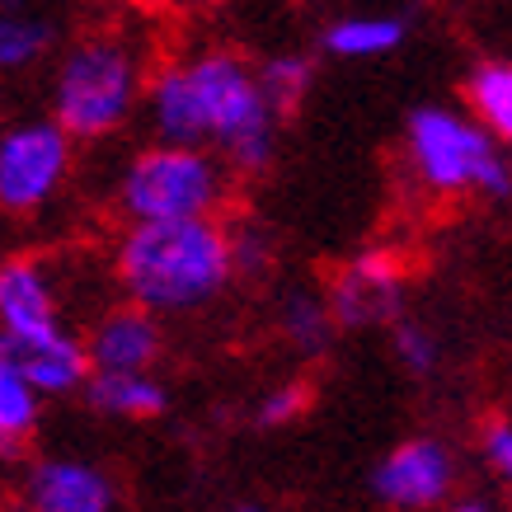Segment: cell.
<instances>
[{
	"mask_svg": "<svg viewBox=\"0 0 512 512\" xmlns=\"http://www.w3.org/2000/svg\"><path fill=\"white\" fill-rule=\"evenodd\" d=\"M466 113L498 141V146H512V62L503 57H489V62L470 66L466 85Z\"/></svg>",
	"mask_w": 512,
	"mask_h": 512,
	"instance_id": "2e32d148",
	"label": "cell"
},
{
	"mask_svg": "<svg viewBox=\"0 0 512 512\" xmlns=\"http://www.w3.org/2000/svg\"><path fill=\"white\" fill-rule=\"evenodd\" d=\"M146 47L127 29H94L66 43L47 80V118L62 123L76 146L118 137L141 113L146 94Z\"/></svg>",
	"mask_w": 512,
	"mask_h": 512,
	"instance_id": "3957f363",
	"label": "cell"
},
{
	"mask_svg": "<svg viewBox=\"0 0 512 512\" xmlns=\"http://www.w3.org/2000/svg\"><path fill=\"white\" fill-rule=\"evenodd\" d=\"M66 320L62 315V278L38 254L0 259V334H29Z\"/></svg>",
	"mask_w": 512,
	"mask_h": 512,
	"instance_id": "7c38bea8",
	"label": "cell"
},
{
	"mask_svg": "<svg viewBox=\"0 0 512 512\" xmlns=\"http://www.w3.org/2000/svg\"><path fill=\"white\" fill-rule=\"evenodd\" d=\"M118 489L109 470L80 456H47L33 461L19 489V512H113Z\"/></svg>",
	"mask_w": 512,
	"mask_h": 512,
	"instance_id": "8fae6325",
	"label": "cell"
},
{
	"mask_svg": "<svg viewBox=\"0 0 512 512\" xmlns=\"http://www.w3.org/2000/svg\"><path fill=\"white\" fill-rule=\"evenodd\" d=\"M235 174L207 146L179 141H146L113 174V207L132 221H184V217H221L231 202Z\"/></svg>",
	"mask_w": 512,
	"mask_h": 512,
	"instance_id": "5b68a950",
	"label": "cell"
},
{
	"mask_svg": "<svg viewBox=\"0 0 512 512\" xmlns=\"http://www.w3.org/2000/svg\"><path fill=\"white\" fill-rule=\"evenodd\" d=\"M85 334V357L90 372H156L160 353H165V325L137 301L123 306H104L90 320Z\"/></svg>",
	"mask_w": 512,
	"mask_h": 512,
	"instance_id": "30bf717a",
	"label": "cell"
},
{
	"mask_svg": "<svg viewBox=\"0 0 512 512\" xmlns=\"http://www.w3.org/2000/svg\"><path fill=\"white\" fill-rule=\"evenodd\" d=\"M329 311L339 329H372L395 325L404 315V278L400 264L386 249H362L357 259L343 264V273L329 282Z\"/></svg>",
	"mask_w": 512,
	"mask_h": 512,
	"instance_id": "ba28073f",
	"label": "cell"
},
{
	"mask_svg": "<svg viewBox=\"0 0 512 512\" xmlns=\"http://www.w3.org/2000/svg\"><path fill=\"white\" fill-rule=\"evenodd\" d=\"M76 174V141L52 118H19L0 127V212L38 217L66 193Z\"/></svg>",
	"mask_w": 512,
	"mask_h": 512,
	"instance_id": "8992f818",
	"label": "cell"
},
{
	"mask_svg": "<svg viewBox=\"0 0 512 512\" xmlns=\"http://www.w3.org/2000/svg\"><path fill=\"white\" fill-rule=\"evenodd\" d=\"M278 329H282V339H287V348H296L301 357L325 353L329 343H334V334H339V325H334V311H329V301L320 292H311V287H301V292H287V296H282Z\"/></svg>",
	"mask_w": 512,
	"mask_h": 512,
	"instance_id": "e0dca14e",
	"label": "cell"
},
{
	"mask_svg": "<svg viewBox=\"0 0 512 512\" xmlns=\"http://www.w3.org/2000/svg\"><path fill=\"white\" fill-rule=\"evenodd\" d=\"M390 348H395V362H400L409 376H433L437 362H442L437 334L423 325V320H409V315H400V320L390 325Z\"/></svg>",
	"mask_w": 512,
	"mask_h": 512,
	"instance_id": "44dd1931",
	"label": "cell"
},
{
	"mask_svg": "<svg viewBox=\"0 0 512 512\" xmlns=\"http://www.w3.org/2000/svg\"><path fill=\"white\" fill-rule=\"evenodd\" d=\"M43 423V395L19 367L0 357V451H24Z\"/></svg>",
	"mask_w": 512,
	"mask_h": 512,
	"instance_id": "ac0fdd59",
	"label": "cell"
},
{
	"mask_svg": "<svg viewBox=\"0 0 512 512\" xmlns=\"http://www.w3.org/2000/svg\"><path fill=\"white\" fill-rule=\"evenodd\" d=\"M254 71H259V85H264V94L273 99V109L278 113L296 109L315 85V57L311 52H301V47L268 52L264 62H254Z\"/></svg>",
	"mask_w": 512,
	"mask_h": 512,
	"instance_id": "d6986e66",
	"label": "cell"
},
{
	"mask_svg": "<svg viewBox=\"0 0 512 512\" xmlns=\"http://www.w3.org/2000/svg\"><path fill=\"white\" fill-rule=\"evenodd\" d=\"M141 113L156 141L207 146L231 174H264L278 156L282 113L259 85L254 62L231 47H202L151 66Z\"/></svg>",
	"mask_w": 512,
	"mask_h": 512,
	"instance_id": "6da1fadb",
	"label": "cell"
},
{
	"mask_svg": "<svg viewBox=\"0 0 512 512\" xmlns=\"http://www.w3.org/2000/svg\"><path fill=\"white\" fill-rule=\"evenodd\" d=\"M0 357L29 376L43 400L76 395L85 386V376H90L85 334L71 329L66 320H57L47 329H29V334H0Z\"/></svg>",
	"mask_w": 512,
	"mask_h": 512,
	"instance_id": "9c48e42d",
	"label": "cell"
},
{
	"mask_svg": "<svg viewBox=\"0 0 512 512\" xmlns=\"http://www.w3.org/2000/svg\"><path fill=\"white\" fill-rule=\"evenodd\" d=\"M306 400H311V386L306 381H282V386L264 390L259 404H254V423H264V428H282V423H292L306 414Z\"/></svg>",
	"mask_w": 512,
	"mask_h": 512,
	"instance_id": "7402d4cb",
	"label": "cell"
},
{
	"mask_svg": "<svg viewBox=\"0 0 512 512\" xmlns=\"http://www.w3.org/2000/svg\"><path fill=\"white\" fill-rule=\"evenodd\" d=\"M442 512H494V508L480 503V498H461V503H442Z\"/></svg>",
	"mask_w": 512,
	"mask_h": 512,
	"instance_id": "cb8c5ba5",
	"label": "cell"
},
{
	"mask_svg": "<svg viewBox=\"0 0 512 512\" xmlns=\"http://www.w3.org/2000/svg\"><path fill=\"white\" fill-rule=\"evenodd\" d=\"M404 165L433 198H512V160L466 109L419 104L404 118Z\"/></svg>",
	"mask_w": 512,
	"mask_h": 512,
	"instance_id": "277c9868",
	"label": "cell"
},
{
	"mask_svg": "<svg viewBox=\"0 0 512 512\" xmlns=\"http://www.w3.org/2000/svg\"><path fill=\"white\" fill-rule=\"evenodd\" d=\"M57 52V19L38 0H0V76H24Z\"/></svg>",
	"mask_w": 512,
	"mask_h": 512,
	"instance_id": "5bb4252c",
	"label": "cell"
},
{
	"mask_svg": "<svg viewBox=\"0 0 512 512\" xmlns=\"http://www.w3.org/2000/svg\"><path fill=\"white\" fill-rule=\"evenodd\" d=\"M409 38V19L395 10H353L320 29V52L334 62H381L395 57Z\"/></svg>",
	"mask_w": 512,
	"mask_h": 512,
	"instance_id": "4fadbf2b",
	"label": "cell"
},
{
	"mask_svg": "<svg viewBox=\"0 0 512 512\" xmlns=\"http://www.w3.org/2000/svg\"><path fill=\"white\" fill-rule=\"evenodd\" d=\"M456 489V456L437 437H404L376 461L372 494L390 512H433Z\"/></svg>",
	"mask_w": 512,
	"mask_h": 512,
	"instance_id": "52a82bcc",
	"label": "cell"
},
{
	"mask_svg": "<svg viewBox=\"0 0 512 512\" xmlns=\"http://www.w3.org/2000/svg\"><path fill=\"white\" fill-rule=\"evenodd\" d=\"M480 447H484V461H489V470H494L498 480L512 489V419L484 423Z\"/></svg>",
	"mask_w": 512,
	"mask_h": 512,
	"instance_id": "603a6c76",
	"label": "cell"
},
{
	"mask_svg": "<svg viewBox=\"0 0 512 512\" xmlns=\"http://www.w3.org/2000/svg\"><path fill=\"white\" fill-rule=\"evenodd\" d=\"M226 240H231L235 278L259 282V278L273 273V254H278V245H273V235H268L259 221H226Z\"/></svg>",
	"mask_w": 512,
	"mask_h": 512,
	"instance_id": "ffe728a7",
	"label": "cell"
},
{
	"mask_svg": "<svg viewBox=\"0 0 512 512\" xmlns=\"http://www.w3.org/2000/svg\"><path fill=\"white\" fill-rule=\"evenodd\" d=\"M85 400L104 419H160L170 409V390L156 372H90L85 376Z\"/></svg>",
	"mask_w": 512,
	"mask_h": 512,
	"instance_id": "9a60e30c",
	"label": "cell"
},
{
	"mask_svg": "<svg viewBox=\"0 0 512 512\" xmlns=\"http://www.w3.org/2000/svg\"><path fill=\"white\" fill-rule=\"evenodd\" d=\"M235 512H268V508H235Z\"/></svg>",
	"mask_w": 512,
	"mask_h": 512,
	"instance_id": "d4e9b609",
	"label": "cell"
},
{
	"mask_svg": "<svg viewBox=\"0 0 512 512\" xmlns=\"http://www.w3.org/2000/svg\"><path fill=\"white\" fill-rule=\"evenodd\" d=\"M113 278L151 315H198L235 282L221 217L132 221L113 245Z\"/></svg>",
	"mask_w": 512,
	"mask_h": 512,
	"instance_id": "7a4b0ae2",
	"label": "cell"
}]
</instances>
